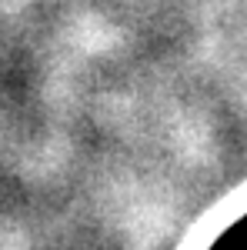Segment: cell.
I'll return each mask as SVG.
<instances>
[{
	"label": "cell",
	"mask_w": 247,
	"mask_h": 250,
	"mask_svg": "<svg viewBox=\"0 0 247 250\" xmlns=\"http://www.w3.org/2000/svg\"><path fill=\"white\" fill-rule=\"evenodd\" d=\"M207 250H247V213L237 217V220H234V224H230L227 230L221 233Z\"/></svg>",
	"instance_id": "obj_1"
}]
</instances>
